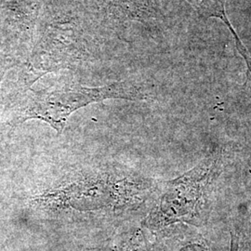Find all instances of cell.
Segmentation results:
<instances>
[{
    "label": "cell",
    "instance_id": "obj_1",
    "mask_svg": "<svg viewBox=\"0 0 251 251\" xmlns=\"http://www.w3.org/2000/svg\"><path fill=\"white\" fill-rule=\"evenodd\" d=\"M157 184L124 167L103 165L65 175L30 200L32 208L48 215H120L153 197Z\"/></svg>",
    "mask_w": 251,
    "mask_h": 251
},
{
    "label": "cell",
    "instance_id": "obj_2",
    "mask_svg": "<svg viewBox=\"0 0 251 251\" xmlns=\"http://www.w3.org/2000/svg\"><path fill=\"white\" fill-rule=\"evenodd\" d=\"M222 169L223 154L219 150L179 177L157 184L154 202L142 226L152 233L177 224L198 229L205 226Z\"/></svg>",
    "mask_w": 251,
    "mask_h": 251
},
{
    "label": "cell",
    "instance_id": "obj_3",
    "mask_svg": "<svg viewBox=\"0 0 251 251\" xmlns=\"http://www.w3.org/2000/svg\"><path fill=\"white\" fill-rule=\"evenodd\" d=\"M143 97L140 90L126 81L96 88L71 84L32 90L11 108L8 124L15 126L29 119H39L51 126L58 133H62L73 113L90 103L107 99L137 100Z\"/></svg>",
    "mask_w": 251,
    "mask_h": 251
},
{
    "label": "cell",
    "instance_id": "obj_4",
    "mask_svg": "<svg viewBox=\"0 0 251 251\" xmlns=\"http://www.w3.org/2000/svg\"><path fill=\"white\" fill-rule=\"evenodd\" d=\"M152 234L151 251H218L198 228L185 224L171 225Z\"/></svg>",
    "mask_w": 251,
    "mask_h": 251
},
{
    "label": "cell",
    "instance_id": "obj_5",
    "mask_svg": "<svg viewBox=\"0 0 251 251\" xmlns=\"http://www.w3.org/2000/svg\"><path fill=\"white\" fill-rule=\"evenodd\" d=\"M89 251H151L150 240L142 226L120 228Z\"/></svg>",
    "mask_w": 251,
    "mask_h": 251
},
{
    "label": "cell",
    "instance_id": "obj_6",
    "mask_svg": "<svg viewBox=\"0 0 251 251\" xmlns=\"http://www.w3.org/2000/svg\"><path fill=\"white\" fill-rule=\"evenodd\" d=\"M186 1L198 11V14L201 17L204 19L211 18V17L220 19L225 23L226 26L229 28V30L231 31V33L233 34L234 37L236 48L239 53L242 55L243 58L247 63L249 79L251 82V56L249 53L248 50L240 41L236 32L233 30L232 25L230 24V21L225 12V0H186Z\"/></svg>",
    "mask_w": 251,
    "mask_h": 251
},
{
    "label": "cell",
    "instance_id": "obj_7",
    "mask_svg": "<svg viewBox=\"0 0 251 251\" xmlns=\"http://www.w3.org/2000/svg\"><path fill=\"white\" fill-rule=\"evenodd\" d=\"M230 238L229 251H251V229L246 224H234Z\"/></svg>",
    "mask_w": 251,
    "mask_h": 251
},
{
    "label": "cell",
    "instance_id": "obj_8",
    "mask_svg": "<svg viewBox=\"0 0 251 251\" xmlns=\"http://www.w3.org/2000/svg\"><path fill=\"white\" fill-rule=\"evenodd\" d=\"M1 81H2V73L0 72V86H1ZM0 94H1V90H0Z\"/></svg>",
    "mask_w": 251,
    "mask_h": 251
}]
</instances>
